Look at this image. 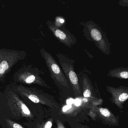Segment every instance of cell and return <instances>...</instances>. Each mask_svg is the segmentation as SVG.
Here are the masks:
<instances>
[{"label":"cell","mask_w":128,"mask_h":128,"mask_svg":"<svg viewBox=\"0 0 128 128\" xmlns=\"http://www.w3.org/2000/svg\"><path fill=\"white\" fill-rule=\"evenodd\" d=\"M78 128H90L88 127V126H84V125H81V124H80V125H78Z\"/></svg>","instance_id":"cell-17"},{"label":"cell","mask_w":128,"mask_h":128,"mask_svg":"<svg viewBox=\"0 0 128 128\" xmlns=\"http://www.w3.org/2000/svg\"><path fill=\"white\" fill-rule=\"evenodd\" d=\"M6 121L8 128H25L20 124L9 119H6Z\"/></svg>","instance_id":"cell-13"},{"label":"cell","mask_w":128,"mask_h":128,"mask_svg":"<svg viewBox=\"0 0 128 128\" xmlns=\"http://www.w3.org/2000/svg\"><path fill=\"white\" fill-rule=\"evenodd\" d=\"M84 27L83 32L86 38L94 42L102 53L110 55L111 44L100 27L92 21L86 22Z\"/></svg>","instance_id":"cell-1"},{"label":"cell","mask_w":128,"mask_h":128,"mask_svg":"<svg viewBox=\"0 0 128 128\" xmlns=\"http://www.w3.org/2000/svg\"><path fill=\"white\" fill-rule=\"evenodd\" d=\"M50 24L49 28L55 37L66 46L71 48L77 43L75 36L65 26L59 28L54 26L52 23Z\"/></svg>","instance_id":"cell-6"},{"label":"cell","mask_w":128,"mask_h":128,"mask_svg":"<svg viewBox=\"0 0 128 128\" xmlns=\"http://www.w3.org/2000/svg\"><path fill=\"white\" fill-rule=\"evenodd\" d=\"M106 90L111 95V101L119 108H123V104L128 98V87L120 86L115 88L111 86H106Z\"/></svg>","instance_id":"cell-7"},{"label":"cell","mask_w":128,"mask_h":128,"mask_svg":"<svg viewBox=\"0 0 128 128\" xmlns=\"http://www.w3.org/2000/svg\"><path fill=\"white\" fill-rule=\"evenodd\" d=\"M55 22L54 24V26L60 28L65 26L66 20L65 18L62 16H58L55 18Z\"/></svg>","instance_id":"cell-12"},{"label":"cell","mask_w":128,"mask_h":128,"mask_svg":"<svg viewBox=\"0 0 128 128\" xmlns=\"http://www.w3.org/2000/svg\"><path fill=\"white\" fill-rule=\"evenodd\" d=\"M92 109L101 120L106 123L112 126L119 125L118 119L108 108L93 106Z\"/></svg>","instance_id":"cell-9"},{"label":"cell","mask_w":128,"mask_h":128,"mask_svg":"<svg viewBox=\"0 0 128 128\" xmlns=\"http://www.w3.org/2000/svg\"><path fill=\"white\" fill-rule=\"evenodd\" d=\"M7 104L12 114L16 116L32 119L33 115L28 106L13 92L7 94Z\"/></svg>","instance_id":"cell-4"},{"label":"cell","mask_w":128,"mask_h":128,"mask_svg":"<svg viewBox=\"0 0 128 128\" xmlns=\"http://www.w3.org/2000/svg\"><path fill=\"white\" fill-rule=\"evenodd\" d=\"M107 76L120 79H127L128 78V68L120 67L109 70Z\"/></svg>","instance_id":"cell-10"},{"label":"cell","mask_w":128,"mask_h":128,"mask_svg":"<svg viewBox=\"0 0 128 128\" xmlns=\"http://www.w3.org/2000/svg\"><path fill=\"white\" fill-rule=\"evenodd\" d=\"M18 91L20 95L34 103L45 105L53 110H58L60 107V104L53 97L37 90L20 88L18 89Z\"/></svg>","instance_id":"cell-3"},{"label":"cell","mask_w":128,"mask_h":128,"mask_svg":"<svg viewBox=\"0 0 128 128\" xmlns=\"http://www.w3.org/2000/svg\"><path fill=\"white\" fill-rule=\"evenodd\" d=\"M53 119L49 118L44 122L38 124L36 128H52L53 126Z\"/></svg>","instance_id":"cell-11"},{"label":"cell","mask_w":128,"mask_h":128,"mask_svg":"<svg viewBox=\"0 0 128 128\" xmlns=\"http://www.w3.org/2000/svg\"><path fill=\"white\" fill-rule=\"evenodd\" d=\"M46 57L52 77L56 84L59 87L69 89L70 86L68 81L58 64L50 54H48Z\"/></svg>","instance_id":"cell-5"},{"label":"cell","mask_w":128,"mask_h":128,"mask_svg":"<svg viewBox=\"0 0 128 128\" xmlns=\"http://www.w3.org/2000/svg\"><path fill=\"white\" fill-rule=\"evenodd\" d=\"M59 62L62 68L67 80L70 83L73 89L74 95L76 96H79L82 94L78 76L75 71V61L60 52L56 54Z\"/></svg>","instance_id":"cell-2"},{"label":"cell","mask_w":128,"mask_h":128,"mask_svg":"<svg viewBox=\"0 0 128 128\" xmlns=\"http://www.w3.org/2000/svg\"><path fill=\"white\" fill-rule=\"evenodd\" d=\"M78 76L80 80L84 97L92 102L98 101V98L95 94L93 86L87 75L81 72Z\"/></svg>","instance_id":"cell-8"},{"label":"cell","mask_w":128,"mask_h":128,"mask_svg":"<svg viewBox=\"0 0 128 128\" xmlns=\"http://www.w3.org/2000/svg\"><path fill=\"white\" fill-rule=\"evenodd\" d=\"M8 65L6 61H3L0 64V74H3L8 68Z\"/></svg>","instance_id":"cell-14"},{"label":"cell","mask_w":128,"mask_h":128,"mask_svg":"<svg viewBox=\"0 0 128 128\" xmlns=\"http://www.w3.org/2000/svg\"><path fill=\"white\" fill-rule=\"evenodd\" d=\"M36 78L34 76H30L26 78L24 80V82L27 84H30L36 82Z\"/></svg>","instance_id":"cell-15"},{"label":"cell","mask_w":128,"mask_h":128,"mask_svg":"<svg viewBox=\"0 0 128 128\" xmlns=\"http://www.w3.org/2000/svg\"><path fill=\"white\" fill-rule=\"evenodd\" d=\"M56 123L57 128H66L60 120L58 119L57 120Z\"/></svg>","instance_id":"cell-16"}]
</instances>
